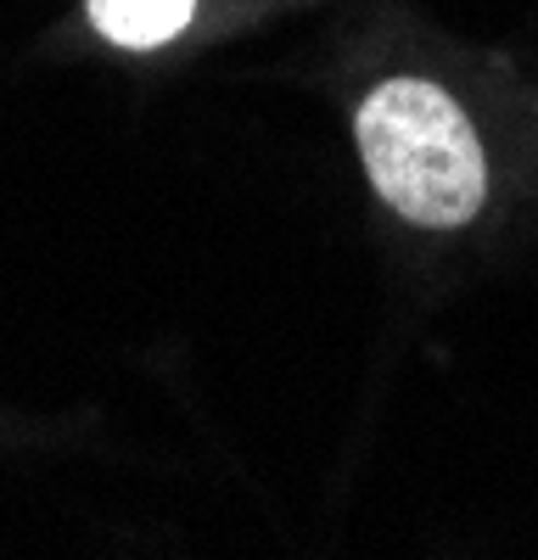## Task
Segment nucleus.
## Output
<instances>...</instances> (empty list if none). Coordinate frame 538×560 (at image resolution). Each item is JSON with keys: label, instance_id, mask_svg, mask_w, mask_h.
<instances>
[{"label": "nucleus", "instance_id": "obj_1", "mask_svg": "<svg viewBox=\"0 0 538 560\" xmlns=\"http://www.w3.org/2000/svg\"><path fill=\"white\" fill-rule=\"evenodd\" d=\"M359 158L393 213L421 230H460L488 197V158L466 107L432 79H387L353 113Z\"/></svg>", "mask_w": 538, "mask_h": 560}, {"label": "nucleus", "instance_id": "obj_2", "mask_svg": "<svg viewBox=\"0 0 538 560\" xmlns=\"http://www.w3.org/2000/svg\"><path fill=\"white\" fill-rule=\"evenodd\" d=\"M197 0H84V18L118 51H157L191 23Z\"/></svg>", "mask_w": 538, "mask_h": 560}]
</instances>
